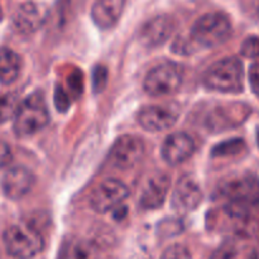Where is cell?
<instances>
[{
  "instance_id": "obj_1",
  "label": "cell",
  "mask_w": 259,
  "mask_h": 259,
  "mask_svg": "<svg viewBox=\"0 0 259 259\" xmlns=\"http://www.w3.org/2000/svg\"><path fill=\"white\" fill-rule=\"evenodd\" d=\"M217 200L222 202V210L230 220L248 224L259 210V179L247 174L228 180L217 190Z\"/></svg>"
},
{
  "instance_id": "obj_2",
  "label": "cell",
  "mask_w": 259,
  "mask_h": 259,
  "mask_svg": "<svg viewBox=\"0 0 259 259\" xmlns=\"http://www.w3.org/2000/svg\"><path fill=\"white\" fill-rule=\"evenodd\" d=\"M232 35V23L220 12L206 13L192 24L189 34V47L215 48L227 42Z\"/></svg>"
},
{
  "instance_id": "obj_3",
  "label": "cell",
  "mask_w": 259,
  "mask_h": 259,
  "mask_svg": "<svg viewBox=\"0 0 259 259\" xmlns=\"http://www.w3.org/2000/svg\"><path fill=\"white\" fill-rule=\"evenodd\" d=\"M205 88L223 94H239L244 88L243 62L237 57H225L212 63L204 72Z\"/></svg>"
},
{
  "instance_id": "obj_4",
  "label": "cell",
  "mask_w": 259,
  "mask_h": 259,
  "mask_svg": "<svg viewBox=\"0 0 259 259\" xmlns=\"http://www.w3.org/2000/svg\"><path fill=\"white\" fill-rule=\"evenodd\" d=\"M13 129L18 137H29L42 131L50 121L45 95L40 91L30 94L20 101L14 115Z\"/></svg>"
},
{
  "instance_id": "obj_5",
  "label": "cell",
  "mask_w": 259,
  "mask_h": 259,
  "mask_svg": "<svg viewBox=\"0 0 259 259\" xmlns=\"http://www.w3.org/2000/svg\"><path fill=\"white\" fill-rule=\"evenodd\" d=\"M5 250L15 259H32L39 254L45 240L35 228L28 224L12 225L3 234Z\"/></svg>"
},
{
  "instance_id": "obj_6",
  "label": "cell",
  "mask_w": 259,
  "mask_h": 259,
  "mask_svg": "<svg viewBox=\"0 0 259 259\" xmlns=\"http://www.w3.org/2000/svg\"><path fill=\"white\" fill-rule=\"evenodd\" d=\"M182 85V71L176 63L164 62L147 73L143 88L151 96H168L177 93Z\"/></svg>"
},
{
  "instance_id": "obj_7",
  "label": "cell",
  "mask_w": 259,
  "mask_h": 259,
  "mask_svg": "<svg viewBox=\"0 0 259 259\" xmlns=\"http://www.w3.org/2000/svg\"><path fill=\"white\" fill-rule=\"evenodd\" d=\"M128 196L129 189L124 182L116 179H108L93 190L89 197V204L95 212L106 214L118 209Z\"/></svg>"
},
{
  "instance_id": "obj_8",
  "label": "cell",
  "mask_w": 259,
  "mask_h": 259,
  "mask_svg": "<svg viewBox=\"0 0 259 259\" xmlns=\"http://www.w3.org/2000/svg\"><path fill=\"white\" fill-rule=\"evenodd\" d=\"M252 108L243 103L219 104L211 108L205 118V125L210 132H224L237 128L247 120Z\"/></svg>"
},
{
  "instance_id": "obj_9",
  "label": "cell",
  "mask_w": 259,
  "mask_h": 259,
  "mask_svg": "<svg viewBox=\"0 0 259 259\" xmlns=\"http://www.w3.org/2000/svg\"><path fill=\"white\" fill-rule=\"evenodd\" d=\"M146 144L143 139L133 134L119 137L109 153V162L115 168L125 171L136 167L143 159Z\"/></svg>"
},
{
  "instance_id": "obj_10",
  "label": "cell",
  "mask_w": 259,
  "mask_h": 259,
  "mask_svg": "<svg viewBox=\"0 0 259 259\" xmlns=\"http://www.w3.org/2000/svg\"><path fill=\"white\" fill-rule=\"evenodd\" d=\"M48 18L46 5L35 2L22 3L13 14L12 23L20 34H32L43 27Z\"/></svg>"
},
{
  "instance_id": "obj_11",
  "label": "cell",
  "mask_w": 259,
  "mask_h": 259,
  "mask_svg": "<svg viewBox=\"0 0 259 259\" xmlns=\"http://www.w3.org/2000/svg\"><path fill=\"white\" fill-rule=\"evenodd\" d=\"M202 201V191L196 180L190 175L182 176L172 194V207L179 214H187L197 209Z\"/></svg>"
},
{
  "instance_id": "obj_12",
  "label": "cell",
  "mask_w": 259,
  "mask_h": 259,
  "mask_svg": "<svg viewBox=\"0 0 259 259\" xmlns=\"http://www.w3.org/2000/svg\"><path fill=\"white\" fill-rule=\"evenodd\" d=\"M35 184V176L27 167L17 166L8 169L2 177L3 194L10 200H20L30 192Z\"/></svg>"
},
{
  "instance_id": "obj_13",
  "label": "cell",
  "mask_w": 259,
  "mask_h": 259,
  "mask_svg": "<svg viewBox=\"0 0 259 259\" xmlns=\"http://www.w3.org/2000/svg\"><path fill=\"white\" fill-rule=\"evenodd\" d=\"M179 113L169 106L148 105L138 113V123L147 132H163L176 124Z\"/></svg>"
},
{
  "instance_id": "obj_14",
  "label": "cell",
  "mask_w": 259,
  "mask_h": 259,
  "mask_svg": "<svg viewBox=\"0 0 259 259\" xmlns=\"http://www.w3.org/2000/svg\"><path fill=\"white\" fill-rule=\"evenodd\" d=\"M195 152V142L185 132L169 134L162 146V158L169 166H179L190 158Z\"/></svg>"
},
{
  "instance_id": "obj_15",
  "label": "cell",
  "mask_w": 259,
  "mask_h": 259,
  "mask_svg": "<svg viewBox=\"0 0 259 259\" xmlns=\"http://www.w3.org/2000/svg\"><path fill=\"white\" fill-rule=\"evenodd\" d=\"M176 28V22L169 15H158L148 20L142 27L139 33V40L143 46L149 48L164 45Z\"/></svg>"
},
{
  "instance_id": "obj_16",
  "label": "cell",
  "mask_w": 259,
  "mask_h": 259,
  "mask_svg": "<svg viewBox=\"0 0 259 259\" xmlns=\"http://www.w3.org/2000/svg\"><path fill=\"white\" fill-rule=\"evenodd\" d=\"M169 186L171 180L167 175L157 174L152 176L143 187L139 197V206L144 210H156L161 207L166 201Z\"/></svg>"
},
{
  "instance_id": "obj_17",
  "label": "cell",
  "mask_w": 259,
  "mask_h": 259,
  "mask_svg": "<svg viewBox=\"0 0 259 259\" xmlns=\"http://www.w3.org/2000/svg\"><path fill=\"white\" fill-rule=\"evenodd\" d=\"M126 0H94L91 7V19L103 30L111 29L120 19Z\"/></svg>"
},
{
  "instance_id": "obj_18",
  "label": "cell",
  "mask_w": 259,
  "mask_h": 259,
  "mask_svg": "<svg viewBox=\"0 0 259 259\" xmlns=\"http://www.w3.org/2000/svg\"><path fill=\"white\" fill-rule=\"evenodd\" d=\"M57 259H99V253L88 240L68 238L61 245Z\"/></svg>"
},
{
  "instance_id": "obj_19",
  "label": "cell",
  "mask_w": 259,
  "mask_h": 259,
  "mask_svg": "<svg viewBox=\"0 0 259 259\" xmlns=\"http://www.w3.org/2000/svg\"><path fill=\"white\" fill-rule=\"evenodd\" d=\"M22 60L19 55L8 47L0 48V83L10 85L19 77Z\"/></svg>"
},
{
  "instance_id": "obj_20",
  "label": "cell",
  "mask_w": 259,
  "mask_h": 259,
  "mask_svg": "<svg viewBox=\"0 0 259 259\" xmlns=\"http://www.w3.org/2000/svg\"><path fill=\"white\" fill-rule=\"evenodd\" d=\"M211 259H258L254 250H248L239 239H229L214 252Z\"/></svg>"
},
{
  "instance_id": "obj_21",
  "label": "cell",
  "mask_w": 259,
  "mask_h": 259,
  "mask_svg": "<svg viewBox=\"0 0 259 259\" xmlns=\"http://www.w3.org/2000/svg\"><path fill=\"white\" fill-rule=\"evenodd\" d=\"M247 148V144L242 138H233L230 141L223 142L218 144L212 149V156L214 157H232L242 153Z\"/></svg>"
},
{
  "instance_id": "obj_22",
  "label": "cell",
  "mask_w": 259,
  "mask_h": 259,
  "mask_svg": "<svg viewBox=\"0 0 259 259\" xmlns=\"http://www.w3.org/2000/svg\"><path fill=\"white\" fill-rule=\"evenodd\" d=\"M18 105H19V101L15 94L8 93L0 95V124L14 118Z\"/></svg>"
},
{
  "instance_id": "obj_23",
  "label": "cell",
  "mask_w": 259,
  "mask_h": 259,
  "mask_svg": "<svg viewBox=\"0 0 259 259\" xmlns=\"http://www.w3.org/2000/svg\"><path fill=\"white\" fill-rule=\"evenodd\" d=\"M108 83V68L105 66H95L93 71V90L98 94L105 89Z\"/></svg>"
},
{
  "instance_id": "obj_24",
  "label": "cell",
  "mask_w": 259,
  "mask_h": 259,
  "mask_svg": "<svg viewBox=\"0 0 259 259\" xmlns=\"http://www.w3.org/2000/svg\"><path fill=\"white\" fill-rule=\"evenodd\" d=\"M161 259H192V255L185 245L174 244L164 250Z\"/></svg>"
},
{
  "instance_id": "obj_25",
  "label": "cell",
  "mask_w": 259,
  "mask_h": 259,
  "mask_svg": "<svg viewBox=\"0 0 259 259\" xmlns=\"http://www.w3.org/2000/svg\"><path fill=\"white\" fill-rule=\"evenodd\" d=\"M240 52L247 58H258L259 57V37L252 35L244 39L240 47Z\"/></svg>"
},
{
  "instance_id": "obj_26",
  "label": "cell",
  "mask_w": 259,
  "mask_h": 259,
  "mask_svg": "<svg viewBox=\"0 0 259 259\" xmlns=\"http://www.w3.org/2000/svg\"><path fill=\"white\" fill-rule=\"evenodd\" d=\"M55 104L56 108L61 111H65L70 106V96L67 95V93H65L61 86H57L55 91Z\"/></svg>"
},
{
  "instance_id": "obj_27",
  "label": "cell",
  "mask_w": 259,
  "mask_h": 259,
  "mask_svg": "<svg viewBox=\"0 0 259 259\" xmlns=\"http://www.w3.org/2000/svg\"><path fill=\"white\" fill-rule=\"evenodd\" d=\"M249 83L252 91L259 98V63H253L249 68Z\"/></svg>"
},
{
  "instance_id": "obj_28",
  "label": "cell",
  "mask_w": 259,
  "mask_h": 259,
  "mask_svg": "<svg viewBox=\"0 0 259 259\" xmlns=\"http://www.w3.org/2000/svg\"><path fill=\"white\" fill-rule=\"evenodd\" d=\"M12 151L5 142L0 141V168H4L12 162Z\"/></svg>"
},
{
  "instance_id": "obj_29",
  "label": "cell",
  "mask_w": 259,
  "mask_h": 259,
  "mask_svg": "<svg viewBox=\"0 0 259 259\" xmlns=\"http://www.w3.org/2000/svg\"><path fill=\"white\" fill-rule=\"evenodd\" d=\"M255 10H257V13H258V15H259V0H255Z\"/></svg>"
},
{
  "instance_id": "obj_30",
  "label": "cell",
  "mask_w": 259,
  "mask_h": 259,
  "mask_svg": "<svg viewBox=\"0 0 259 259\" xmlns=\"http://www.w3.org/2000/svg\"><path fill=\"white\" fill-rule=\"evenodd\" d=\"M3 19V9H2V4H0V22Z\"/></svg>"
},
{
  "instance_id": "obj_31",
  "label": "cell",
  "mask_w": 259,
  "mask_h": 259,
  "mask_svg": "<svg viewBox=\"0 0 259 259\" xmlns=\"http://www.w3.org/2000/svg\"><path fill=\"white\" fill-rule=\"evenodd\" d=\"M258 141H259V132H258Z\"/></svg>"
}]
</instances>
